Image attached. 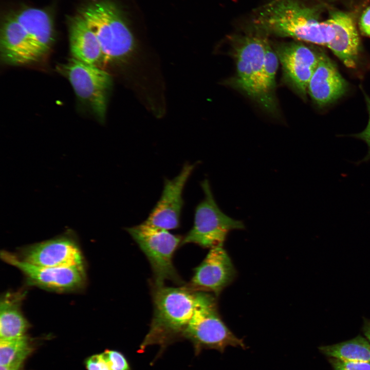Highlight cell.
I'll return each mask as SVG.
<instances>
[{
    "label": "cell",
    "mask_w": 370,
    "mask_h": 370,
    "mask_svg": "<svg viewBox=\"0 0 370 370\" xmlns=\"http://www.w3.org/2000/svg\"><path fill=\"white\" fill-rule=\"evenodd\" d=\"M0 370H17L16 369H15L14 368L9 367V366H2L0 365Z\"/></svg>",
    "instance_id": "obj_29"
},
{
    "label": "cell",
    "mask_w": 370,
    "mask_h": 370,
    "mask_svg": "<svg viewBox=\"0 0 370 370\" xmlns=\"http://www.w3.org/2000/svg\"><path fill=\"white\" fill-rule=\"evenodd\" d=\"M216 298L211 293L197 291L196 305L182 336L192 341L197 349L205 347L223 351L229 346L244 347L243 341L221 319Z\"/></svg>",
    "instance_id": "obj_5"
},
{
    "label": "cell",
    "mask_w": 370,
    "mask_h": 370,
    "mask_svg": "<svg viewBox=\"0 0 370 370\" xmlns=\"http://www.w3.org/2000/svg\"><path fill=\"white\" fill-rule=\"evenodd\" d=\"M367 109L369 114V120L366 128L361 132L353 135V137L363 141L367 145V153L359 163L366 162L370 160V98L365 95Z\"/></svg>",
    "instance_id": "obj_25"
},
{
    "label": "cell",
    "mask_w": 370,
    "mask_h": 370,
    "mask_svg": "<svg viewBox=\"0 0 370 370\" xmlns=\"http://www.w3.org/2000/svg\"><path fill=\"white\" fill-rule=\"evenodd\" d=\"M319 348L325 355L335 358L370 364V342L361 336Z\"/></svg>",
    "instance_id": "obj_21"
},
{
    "label": "cell",
    "mask_w": 370,
    "mask_h": 370,
    "mask_svg": "<svg viewBox=\"0 0 370 370\" xmlns=\"http://www.w3.org/2000/svg\"><path fill=\"white\" fill-rule=\"evenodd\" d=\"M80 14L96 35L102 52V62L126 58L133 50V35L117 5L108 0L95 1Z\"/></svg>",
    "instance_id": "obj_3"
},
{
    "label": "cell",
    "mask_w": 370,
    "mask_h": 370,
    "mask_svg": "<svg viewBox=\"0 0 370 370\" xmlns=\"http://www.w3.org/2000/svg\"><path fill=\"white\" fill-rule=\"evenodd\" d=\"M359 26L362 33L370 38V6L363 12L359 21Z\"/></svg>",
    "instance_id": "obj_27"
},
{
    "label": "cell",
    "mask_w": 370,
    "mask_h": 370,
    "mask_svg": "<svg viewBox=\"0 0 370 370\" xmlns=\"http://www.w3.org/2000/svg\"><path fill=\"white\" fill-rule=\"evenodd\" d=\"M347 89V83L336 65L326 55L320 53L308 85L307 94L317 105L323 107L341 98Z\"/></svg>",
    "instance_id": "obj_15"
},
{
    "label": "cell",
    "mask_w": 370,
    "mask_h": 370,
    "mask_svg": "<svg viewBox=\"0 0 370 370\" xmlns=\"http://www.w3.org/2000/svg\"><path fill=\"white\" fill-rule=\"evenodd\" d=\"M1 258L22 271L32 282L46 288L66 290L78 287L84 280L83 267H42L19 259L15 255L2 251Z\"/></svg>",
    "instance_id": "obj_12"
},
{
    "label": "cell",
    "mask_w": 370,
    "mask_h": 370,
    "mask_svg": "<svg viewBox=\"0 0 370 370\" xmlns=\"http://www.w3.org/2000/svg\"><path fill=\"white\" fill-rule=\"evenodd\" d=\"M273 48L282 65L284 80L305 99L320 53L300 41L280 44Z\"/></svg>",
    "instance_id": "obj_9"
},
{
    "label": "cell",
    "mask_w": 370,
    "mask_h": 370,
    "mask_svg": "<svg viewBox=\"0 0 370 370\" xmlns=\"http://www.w3.org/2000/svg\"><path fill=\"white\" fill-rule=\"evenodd\" d=\"M62 71L78 98L103 121L106 112L107 92L112 83L110 75L97 65L73 58L63 65Z\"/></svg>",
    "instance_id": "obj_7"
},
{
    "label": "cell",
    "mask_w": 370,
    "mask_h": 370,
    "mask_svg": "<svg viewBox=\"0 0 370 370\" xmlns=\"http://www.w3.org/2000/svg\"><path fill=\"white\" fill-rule=\"evenodd\" d=\"M103 354L111 370H130L129 365L126 359L120 352L106 350Z\"/></svg>",
    "instance_id": "obj_23"
},
{
    "label": "cell",
    "mask_w": 370,
    "mask_h": 370,
    "mask_svg": "<svg viewBox=\"0 0 370 370\" xmlns=\"http://www.w3.org/2000/svg\"><path fill=\"white\" fill-rule=\"evenodd\" d=\"M335 370H370V364L335 358L331 361Z\"/></svg>",
    "instance_id": "obj_24"
},
{
    "label": "cell",
    "mask_w": 370,
    "mask_h": 370,
    "mask_svg": "<svg viewBox=\"0 0 370 370\" xmlns=\"http://www.w3.org/2000/svg\"><path fill=\"white\" fill-rule=\"evenodd\" d=\"M42 58L50 49L54 41L52 18L46 10L36 8L23 9L14 14Z\"/></svg>",
    "instance_id": "obj_17"
},
{
    "label": "cell",
    "mask_w": 370,
    "mask_h": 370,
    "mask_svg": "<svg viewBox=\"0 0 370 370\" xmlns=\"http://www.w3.org/2000/svg\"><path fill=\"white\" fill-rule=\"evenodd\" d=\"M127 232L146 256L152 269L156 285H164L166 281L182 285L181 280L173 265V258L183 237L169 230L145 223L126 228Z\"/></svg>",
    "instance_id": "obj_4"
},
{
    "label": "cell",
    "mask_w": 370,
    "mask_h": 370,
    "mask_svg": "<svg viewBox=\"0 0 370 370\" xmlns=\"http://www.w3.org/2000/svg\"><path fill=\"white\" fill-rule=\"evenodd\" d=\"M322 8L303 0H272L259 9L253 21L262 32L327 46L335 33L327 19L321 21Z\"/></svg>",
    "instance_id": "obj_1"
},
{
    "label": "cell",
    "mask_w": 370,
    "mask_h": 370,
    "mask_svg": "<svg viewBox=\"0 0 370 370\" xmlns=\"http://www.w3.org/2000/svg\"><path fill=\"white\" fill-rule=\"evenodd\" d=\"M334 30V37L327 47L345 66L356 67L359 53L360 39L353 17L348 13L334 11L327 18Z\"/></svg>",
    "instance_id": "obj_16"
},
{
    "label": "cell",
    "mask_w": 370,
    "mask_h": 370,
    "mask_svg": "<svg viewBox=\"0 0 370 370\" xmlns=\"http://www.w3.org/2000/svg\"><path fill=\"white\" fill-rule=\"evenodd\" d=\"M31 350L25 335L10 339H0V365L18 370Z\"/></svg>",
    "instance_id": "obj_22"
},
{
    "label": "cell",
    "mask_w": 370,
    "mask_h": 370,
    "mask_svg": "<svg viewBox=\"0 0 370 370\" xmlns=\"http://www.w3.org/2000/svg\"><path fill=\"white\" fill-rule=\"evenodd\" d=\"M151 285L153 314L150 330L141 345L143 347L164 344L182 336L197 302V291L186 285Z\"/></svg>",
    "instance_id": "obj_2"
},
{
    "label": "cell",
    "mask_w": 370,
    "mask_h": 370,
    "mask_svg": "<svg viewBox=\"0 0 370 370\" xmlns=\"http://www.w3.org/2000/svg\"><path fill=\"white\" fill-rule=\"evenodd\" d=\"M235 269L223 246L210 249L206 257L195 269L185 285L195 291L207 292L217 297L234 280Z\"/></svg>",
    "instance_id": "obj_10"
},
{
    "label": "cell",
    "mask_w": 370,
    "mask_h": 370,
    "mask_svg": "<svg viewBox=\"0 0 370 370\" xmlns=\"http://www.w3.org/2000/svg\"><path fill=\"white\" fill-rule=\"evenodd\" d=\"M22 260L42 267H83L82 255L77 243L67 235L28 247Z\"/></svg>",
    "instance_id": "obj_13"
},
{
    "label": "cell",
    "mask_w": 370,
    "mask_h": 370,
    "mask_svg": "<svg viewBox=\"0 0 370 370\" xmlns=\"http://www.w3.org/2000/svg\"><path fill=\"white\" fill-rule=\"evenodd\" d=\"M277 55L267 38L265 41V56L259 81L260 98L258 104L271 114L278 112L275 97V76L279 65Z\"/></svg>",
    "instance_id": "obj_19"
},
{
    "label": "cell",
    "mask_w": 370,
    "mask_h": 370,
    "mask_svg": "<svg viewBox=\"0 0 370 370\" xmlns=\"http://www.w3.org/2000/svg\"><path fill=\"white\" fill-rule=\"evenodd\" d=\"M362 331L366 339L370 342V320L365 318H363Z\"/></svg>",
    "instance_id": "obj_28"
},
{
    "label": "cell",
    "mask_w": 370,
    "mask_h": 370,
    "mask_svg": "<svg viewBox=\"0 0 370 370\" xmlns=\"http://www.w3.org/2000/svg\"><path fill=\"white\" fill-rule=\"evenodd\" d=\"M69 43L73 58L95 65L102 62V52L98 40L80 14L70 20Z\"/></svg>",
    "instance_id": "obj_18"
},
{
    "label": "cell",
    "mask_w": 370,
    "mask_h": 370,
    "mask_svg": "<svg viewBox=\"0 0 370 370\" xmlns=\"http://www.w3.org/2000/svg\"><path fill=\"white\" fill-rule=\"evenodd\" d=\"M28 323L17 304L8 297L1 300L0 305L1 339H10L25 335Z\"/></svg>",
    "instance_id": "obj_20"
},
{
    "label": "cell",
    "mask_w": 370,
    "mask_h": 370,
    "mask_svg": "<svg viewBox=\"0 0 370 370\" xmlns=\"http://www.w3.org/2000/svg\"><path fill=\"white\" fill-rule=\"evenodd\" d=\"M194 166L186 163L176 177L165 180L161 197L145 223L169 231L179 227L183 203V190Z\"/></svg>",
    "instance_id": "obj_11"
},
{
    "label": "cell",
    "mask_w": 370,
    "mask_h": 370,
    "mask_svg": "<svg viewBox=\"0 0 370 370\" xmlns=\"http://www.w3.org/2000/svg\"><path fill=\"white\" fill-rule=\"evenodd\" d=\"M1 57L10 65H23L41 59L38 50L14 14L6 17L1 31Z\"/></svg>",
    "instance_id": "obj_14"
},
{
    "label": "cell",
    "mask_w": 370,
    "mask_h": 370,
    "mask_svg": "<svg viewBox=\"0 0 370 370\" xmlns=\"http://www.w3.org/2000/svg\"><path fill=\"white\" fill-rule=\"evenodd\" d=\"M266 38L259 35L243 36L233 45L236 73L227 83L257 103L259 81L265 56Z\"/></svg>",
    "instance_id": "obj_8"
},
{
    "label": "cell",
    "mask_w": 370,
    "mask_h": 370,
    "mask_svg": "<svg viewBox=\"0 0 370 370\" xmlns=\"http://www.w3.org/2000/svg\"><path fill=\"white\" fill-rule=\"evenodd\" d=\"M201 185L204 198L195 209L193 226L183 238L181 246L192 243L210 249L223 246L231 231L244 229L245 225L242 221L233 219L220 210L208 180H203Z\"/></svg>",
    "instance_id": "obj_6"
},
{
    "label": "cell",
    "mask_w": 370,
    "mask_h": 370,
    "mask_svg": "<svg viewBox=\"0 0 370 370\" xmlns=\"http://www.w3.org/2000/svg\"><path fill=\"white\" fill-rule=\"evenodd\" d=\"M85 365L87 370H111L103 353L94 355L88 358Z\"/></svg>",
    "instance_id": "obj_26"
}]
</instances>
